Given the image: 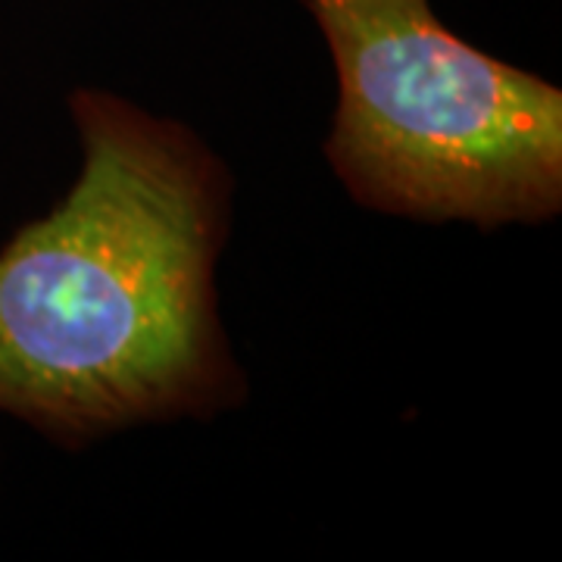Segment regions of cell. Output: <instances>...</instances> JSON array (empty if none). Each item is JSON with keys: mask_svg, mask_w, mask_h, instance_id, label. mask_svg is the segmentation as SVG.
<instances>
[{"mask_svg": "<svg viewBox=\"0 0 562 562\" xmlns=\"http://www.w3.org/2000/svg\"><path fill=\"white\" fill-rule=\"evenodd\" d=\"M81 169L0 247V413L81 450L247 397L220 319L232 172L176 120L101 88L69 98Z\"/></svg>", "mask_w": 562, "mask_h": 562, "instance_id": "6da1fadb", "label": "cell"}, {"mask_svg": "<svg viewBox=\"0 0 562 562\" xmlns=\"http://www.w3.org/2000/svg\"><path fill=\"white\" fill-rule=\"evenodd\" d=\"M338 72L325 160L362 206L479 228L562 210V91L438 20L431 0H303Z\"/></svg>", "mask_w": 562, "mask_h": 562, "instance_id": "7a4b0ae2", "label": "cell"}]
</instances>
